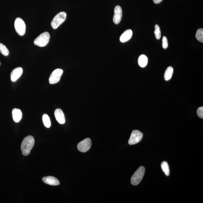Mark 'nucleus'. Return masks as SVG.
Listing matches in <instances>:
<instances>
[{"instance_id": "1", "label": "nucleus", "mask_w": 203, "mask_h": 203, "mask_svg": "<svg viewBox=\"0 0 203 203\" xmlns=\"http://www.w3.org/2000/svg\"><path fill=\"white\" fill-rule=\"evenodd\" d=\"M35 143L34 138L31 135L26 137L23 140L21 144V150L23 155H29Z\"/></svg>"}, {"instance_id": "2", "label": "nucleus", "mask_w": 203, "mask_h": 203, "mask_svg": "<svg viewBox=\"0 0 203 203\" xmlns=\"http://www.w3.org/2000/svg\"><path fill=\"white\" fill-rule=\"evenodd\" d=\"M145 171V167L143 166L139 167L132 176L131 180V184L133 186L139 184L143 178Z\"/></svg>"}, {"instance_id": "3", "label": "nucleus", "mask_w": 203, "mask_h": 203, "mask_svg": "<svg viewBox=\"0 0 203 203\" xmlns=\"http://www.w3.org/2000/svg\"><path fill=\"white\" fill-rule=\"evenodd\" d=\"M50 35L49 32L42 33L35 38L34 41V45L41 47L46 46L50 40Z\"/></svg>"}, {"instance_id": "4", "label": "nucleus", "mask_w": 203, "mask_h": 203, "mask_svg": "<svg viewBox=\"0 0 203 203\" xmlns=\"http://www.w3.org/2000/svg\"><path fill=\"white\" fill-rule=\"evenodd\" d=\"M66 16V13L64 12H60L58 14L53 18L51 23L52 28L53 29H57L65 21Z\"/></svg>"}, {"instance_id": "5", "label": "nucleus", "mask_w": 203, "mask_h": 203, "mask_svg": "<svg viewBox=\"0 0 203 203\" xmlns=\"http://www.w3.org/2000/svg\"><path fill=\"white\" fill-rule=\"evenodd\" d=\"M14 27L17 33L20 36H23L26 32V24L21 18L17 17L15 20Z\"/></svg>"}, {"instance_id": "6", "label": "nucleus", "mask_w": 203, "mask_h": 203, "mask_svg": "<svg viewBox=\"0 0 203 203\" xmlns=\"http://www.w3.org/2000/svg\"><path fill=\"white\" fill-rule=\"evenodd\" d=\"M143 137V134L141 132L138 130H134L131 133L128 143L131 145H135L140 142Z\"/></svg>"}, {"instance_id": "7", "label": "nucleus", "mask_w": 203, "mask_h": 203, "mask_svg": "<svg viewBox=\"0 0 203 203\" xmlns=\"http://www.w3.org/2000/svg\"><path fill=\"white\" fill-rule=\"evenodd\" d=\"M63 73V71L60 68H57L54 70L51 74L49 77V83L51 84H54L59 82Z\"/></svg>"}, {"instance_id": "8", "label": "nucleus", "mask_w": 203, "mask_h": 203, "mask_svg": "<svg viewBox=\"0 0 203 203\" xmlns=\"http://www.w3.org/2000/svg\"><path fill=\"white\" fill-rule=\"evenodd\" d=\"M91 140L90 138H86L79 142L77 145L78 150L82 152H87L90 150L91 146Z\"/></svg>"}, {"instance_id": "9", "label": "nucleus", "mask_w": 203, "mask_h": 203, "mask_svg": "<svg viewBox=\"0 0 203 203\" xmlns=\"http://www.w3.org/2000/svg\"><path fill=\"white\" fill-rule=\"evenodd\" d=\"M122 16V11L121 7L119 5L115 7L114 15L113 21L116 24H118L120 23Z\"/></svg>"}, {"instance_id": "10", "label": "nucleus", "mask_w": 203, "mask_h": 203, "mask_svg": "<svg viewBox=\"0 0 203 203\" xmlns=\"http://www.w3.org/2000/svg\"><path fill=\"white\" fill-rule=\"evenodd\" d=\"M23 69L20 67L15 68L10 74L11 79L12 81L15 82L21 76L23 73Z\"/></svg>"}, {"instance_id": "11", "label": "nucleus", "mask_w": 203, "mask_h": 203, "mask_svg": "<svg viewBox=\"0 0 203 203\" xmlns=\"http://www.w3.org/2000/svg\"><path fill=\"white\" fill-rule=\"evenodd\" d=\"M42 181L46 184L51 186H57L60 184L59 181L57 178L53 176H46L42 178Z\"/></svg>"}, {"instance_id": "12", "label": "nucleus", "mask_w": 203, "mask_h": 203, "mask_svg": "<svg viewBox=\"0 0 203 203\" xmlns=\"http://www.w3.org/2000/svg\"><path fill=\"white\" fill-rule=\"evenodd\" d=\"M56 120L60 124H64L65 123V117L63 111L58 108L54 112Z\"/></svg>"}, {"instance_id": "13", "label": "nucleus", "mask_w": 203, "mask_h": 203, "mask_svg": "<svg viewBox=\"0 0 203 203\" xmlns=\"http://www.w3.org/2000/svg\"><path fill=\"white\" fill-rule=\"evenodd\" d=\"M12 113L14 121L15 122H19L21 120L22 117L21 111L17 108H14L12 110Z\"/></svg>"}, {"instance_id": "14", "label": "nucleus", "mask_w": 203, "mask_h": 203, "mask_svg": "<svg viewBox=\"0 0 203 203\" xmlns=\"http://www.w3.org/2000/svg\"><path fill=\"white\" fill-rule=\"evenodd\" d=\"M132 31L131 30H126L121 35L120 40L122 42H125L130 40L132 37Z\"/></svg>"}, {"instance_id": "15", "label": "nucleus", "mask_w": 203, "mask_h": 203, "mask_svg": "<svg viewBox=\"0 0 203 203\" xmlns=\"http://www.w3.org/2000/svg\"><path fill=\"white\" fill-rule=\"evenodd\" d=\"M148 63V57L144 55L140 56L138 59V63L140 66L142 68H145L147 65Z\"/></svg>"}, {"instance_id": "16", "label": "nucleus", "mask_w": 203, "mask_h": 203, "mask_svg": "<svg viewBox=\"0 0 203 203\" xmlns=\"http://www.w3.org/2000/svg\"><path fill=\"white\" fill-rule=\"evenodd\" d=\"M173 69L172 67L170 66L167 68L164 75V79L166 81H169L172 77Z\"/></svg>"}, {"instance_id": "17", "label": "nucleus", "mask_w": 203, "mask_h": 203, "mask_svg": "<svg viewBox=\"0 0 203 203\" xmlns=\"http://www.w3.org/2000/svg\"><path fill=\"white\" fill-rule=\"evenodd\" d=\"M161 167L163 172L167 176H168L170 174L169 166L166 161H163L161 164Z\"/></svg>"}, {"instance_id": "18", "label": "nucleus", "mask_w": 203, "mask_h": 203, "mask_svg": "<svg viewBox=\"0 0 203 203\" xmlns=\"http://www.w3.org/2000/svg\"><path fill=\"white\" fill-rule=\"evenodd\" d=\"M42 119L45 127L47 128H49L51 126V122L49 116L47 114H43Z\"/></svg>"}, {"instance_id": "19", "label": "nucleus", "mask_w": 203, "mask_h": 203, "mask_svg": "<svg viewBox=\"0 0 203 203\" xmlns=\"http://www.w3.org/2000/svg\"><path fill=\"white\" fill-rule=\"evenodd\" d=\"M196 37L197 40L203 42V30L202 28L199 29L196 33Z\"/></svg>"}, {"instance_id": "20", "label": "nucleus", "mask_w": 203, "mask_h": 203, "mask_svg": "<svg viewBox=\"0 0 203 203\" xmlns=\"http://www.w3.org/2000/svg\"><path fill=\"white\" fill-rule=\"evenodd\" d=\"M0 53L5 56L9 55V51L5 45L0 43Z\"/></svg>"}, {"instance_id": "21", "label": "nucleus", "mask_w": 203, "mask_h": 203, "mask_svg": "<svg viewBox=\"0 0 203 203\" xmlns=\"http://www.w3.org/2000/svg\"><path fill=\"white\" fill-rule=\"evenodd\" d=\"M154 34L156 39H160L161 37V32L160 27L158 24L155 25Z\"/></svg>"}, {"instance_id": "22", "label": "nucleus", "mask_w": 203, "mask_h": 203, "mask_svg": "<svg viewBox=\"0 0 203 203\" xmlns=\"http://www.w3.org/2000/svg\"><path fill=\"white\" fill-rule=\"evenodd\" d=\"M163 47L164 49H167L168 47V41L166 37L164 36L163 37L162 39Z\"/></svg>"}, {"instance_id": "23", "label": "nucleus", "mask_w": 203, "mask_h": 203, "mask_svg": "<svg viewBox=\"0 0 203 203\" xmlns=\"http://www.w3.org/2000/svg\"><path fill=\"white\" fill-rule=\"evenodd\" d=\"M197 113L200 118H203V107H200L197 109Z\"/></svg>"}, {"instance_id": "24", "label": "nucleus", "mask_w": 203, "mask_h": 203, "mask_svg": "<svg viewBox=\"0 0 203 203\" xmlns=\"http://www.w3.org/2000/svg\"><path fill=\"white\" fill-rule=\"evenodd\" d=\"M153 2L155 4H158L161 3L163 0H153Z\"/></svg>"}, {"instance_id": "25", "label": "nucleus", "mask_w": 203, "mask_h": 203, "mask_svg": "<svg viewBox=\"0 0 203 203\" xmlns=\"http://www.w3.org/2000/svg\"><path fill=\"white\" fill-rule=\"evenodd\" d=\"M1 62H0V66H1Z\"/></svg>"}]
</instances>
